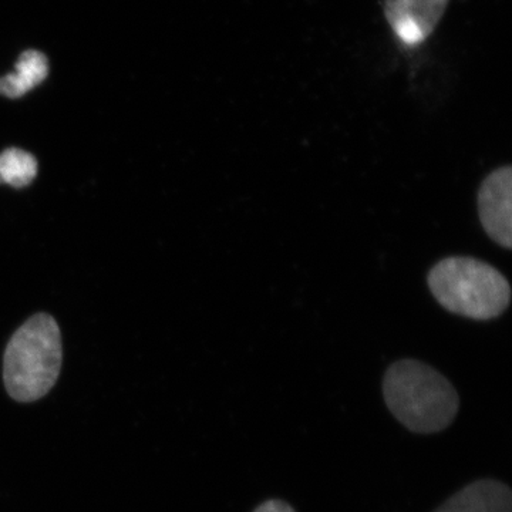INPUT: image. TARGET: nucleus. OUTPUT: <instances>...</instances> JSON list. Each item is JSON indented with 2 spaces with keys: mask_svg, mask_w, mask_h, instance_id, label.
Masks as SVG:
<instances>
[{
  "mask_svg": "<svg viewBox=\"0 0 512 512\" xmlns=\"http://www.w3.org/2000/svg\"><path fill=\"white\" fill-rule=\"evenodd\" d=\"M450 0H384V15L406 45L424 42L439 26Z\"/></svg>",
  "mask_w": 512,
  "mask_h": 512,
  "instance_id": "nucleus-5",
  "label": "nucleus"
},
{
  "mask_svg": "<svg viewBox=\"0 0 512 512\" xmlns=\"http://www.w3.org/2000/svg\"><path fill=\"white\" fill-rule=\"evenodd\" d=\"M427 284L446 311L474 320H490L505 312L511 288L500 271L470 256H451L431 269Z\"/></svg>",
  "mask_w": 512,
  "mask_h": 512,
  "instance_id": "nucleus-3",
  "label": "nucleus"
},
{
  "mask_svg": "<svg viewBox=\"0 0 512 512\" xmlns=\"http://www.w3.org/2000/svg\"><path fill=\"white\" fill-rule=\"evenodd\" d=\"M63 363L62 335L56 320L37 313L9 340L3 357V382L15 402L45 397L59 379Z\"/></svg>",
  "mask_w": 512,
  "mask_h": 512,
  "instance_id": "nucleus-2",
  "label": "nucleus"
},
{
  "mask_svg": "<svg viewBox=\"0 0 512 512\" xmlns=\"http://www.w3.org/2000/svg\"><path fill=\"white\" fill-rule=\"evenodd\" d=\"M434 512H512V491L497 480H478L451 495Z\"/></svg>",
  "mask_w": 512,
  "mask_h": 512,
  "instance_id": "nucleus-6",
  "label": "nucleus"
},
{
  "mask_svg": "<svg viewBox=\"0 0 512 512\" xmlns=\"http://www.w3.org/2000/svg\"><path fill=\"white\" fill-rule=\"evenodd\" d=\"M478 214L488 237L501 247H512V168H498L481 184Z\"/></svg>",
  "mask_w": 512,
  "mask_h": 512,
  "instance_id": "nucleus-4",
  "label": "nucleus"
},
{
  "mask_svg": "<svg viewBox=\"0 0 512 512\" xmlns=\"http://www.w3.org/2000/svg\"><path fill=\"white\" fill-rule=\"evenodd\" d=\"M387 409L407 430L434 434L446 430L458 413L460 399L447 377L419 360L393 363L383 379Z\"/></svg>",
  "mask_w": 512,
  "mask_h": 512,
  "instance_id": "nucleus-1",
  "label": "nucleus"
},
{
  "mask_svg": "<svg viewBox=\"0 0 512 512\" xmlns=\"http://www.w3.org/2000/svg\"><path fill=\"white\" fill-rule=\"evenodd\" d=\"M252 512H296L293 510L292 505L285 503L282 500H268L258 507L255 508Z\"/></svg>",
  "mask_w": 512,
  "mask_h": 512,
  "instance_id": "nucleus-9",
  "label": "nucleus"
},
{
  "mask_svg": "<svg viewBox=\"0 0 512 512\" xmlns=\"http://www.w3.org/2000/svg\"><path fill=\"white\" fill-rule=\"evenodd\" d=\"M15 73L0 79V94L9 99H19L35 89L49 74L47 57L37 50H26L16 63Z\"/></svg>",
  "mask_w": 512,
  "mask_h": 512,
  "instance_id": "nucleus-7",
  "label": "nucleus"
},
{
  "mask_svg": "<svg viewBox=\"0 0 512 512\" xmlns=\"http://www.w3.org/2000/svg\"><path fill=\"white\" fill-rule=\"evenodd\" d=\"M37 175V161L28 151L8 148L0 153V184L28 187Z\"/></svg>",
  "mask_w": 512,
  "mask_h": 512,
  "instance_id": "nucleus-8",
  "label": "nucleus"
}]
</instances>
